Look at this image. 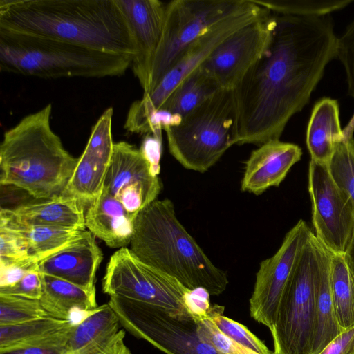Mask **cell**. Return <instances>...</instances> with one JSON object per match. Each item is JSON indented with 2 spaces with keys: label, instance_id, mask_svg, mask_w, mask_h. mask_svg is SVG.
Here are the masks:
<instances>
[{
  "label": "cell",
  "instance_id": "6da1fadb",
  "mask_svg": "<svg viewBox=\"0 0 354 354\" xmlns=\"http://www.w3.org/2000/svg\"><path fill=\"white\" fill-rule=\"evenodd\" d=\"M272 13L267 48L232 91V145L279 140L336 55L337 37L330 15Z\"/></svg>",
  "mask_w": 354,
  "mask_h": 354
},
{
  "label": "cell",
  "instance_id": "7a4b0ae2",
  "mask_svg": "<svg viewBox=\"0 0 354 354\" xmlns=\"http://www.w3.org/2000/svg\"><path fill=\"white\" fill-rule=\"evenodd\" d=\"M0 29L133 59L137 46L115 0H1Z\"/></svg>",
  "mask_w": 354,
  "mask_h": 354
},
{
  "label": "cell",
  "instance_id": "3957f363",
  "mask_svg": "<svg viewBox=\"0 0 354 354\" xmlns=\"http://www.w3.org/2000/svg\"><path fill=\"white\" fill-rule=\"evenodd\" d=\"M129 249L140 261L188 289L203 288L218 296L229 283L227 273L214 265L178 219L169 198L156 200L139 212Z\"/></svg>",
  "mask_w": 354,
  "mask_h": 354
},
{
  "label": "cell",
  "instance_id": "277c9868",
  "mask_svg": "<svg viewBox=\"0 0 354 354\" xmlns=\"http://www.w3.org/2000/svg\"><path fill=\"white\" fill-rule=\"evenodd\" d=\"M51 104L6 131L0 145V183L37 199L61 196L78 162L50 126Z\"/></svg>",
  "mask_w": 354,
  "mask_h": 354
},
{
  "label": "cell",
  "instance_id": "5b68a950",
  "mask_svg": "<svg viewBox=\"0 0 354 354\" xmlns=\"http://www.w3.org/2000/svg\"><path fill=\"white\" fill-rule=\"evenodd\" d=\"M129 57L70 42L0 29V69L41 78L105 77L123 75Z\"/></svg>",
  "mask_w": 354,
  "mask_h": 354
},
{
  "label": "cell",
  "instance_id": "8992f818",
  "mask_svg": "<svg viewBox=\"0 0 354 354\" xmlns=\"http://www.w3.org/2000/svg\"><path fill=\"white\" fill-rule=\"evenodd\" d=\"M233 122L232 92L221 88L164 129L169 153L185 169L204 173L232 146Z\"/></svg>",
  "mask_w": 354,
  "mask_h": 354
},
{
  "label": "cell",
  "instance_id": "52a82bcc",
  "mask_svg": "<svg viewBox=\"0 0 354 354\" xmlns=\"http://www.w3.org/2000/svg\"><path fill=\"white\" fill-rule=\"evenodd\" d=\"M318 241L313 232L281 297L270 330L274 354H310L316 330Z\"/></svg>",
  "mask_w": 354,
  "mask_h": 354
},
{
  "label": "cell",
  "instance_id": "ba28073f",
  "mask_svg": "<svg viewBox=\"0 0 354 354\" xmlns=\"http://www.w3.org/2000/svg\"><path fill=\"white\" fill-rule=\"evenodd\" d=\"M248 0H173L166 5L161 39L153 57L149 93L208 28L233 15Z\"/></svg>",
  "mask_w": 354,
  "mask_h": 354
},
{
  "label": "cell",
  "instance_id": "9c48e42d",
  "mask_svg": "<svg viewBox=\"0 0 354 354\" xmlns=\"http://www.w3.org/2000/svg\"><path fill=\"white\" fill-rule=\"evenodd\" d=\"M102 290L163 308L172 317L192 318L185 299L191 290L177 279L144 263L127 247L110 257L102 279Z\"/></svg>",
  "mask_w": 354,
  "mask_h": 354
},
{
  "label": "cell",
  "instance_id": "30bf717a",
  "mask_svg": "<svg viewBox=\"0 0 354 354\" xmlns=\"http://www.w3.org/2000/svg\"><path fill=\"white\" fill-rule=\"evenodd\" d=\"M107 303L124 330L165 354H222L202 340L193 318H176L162 308L118 296H109Z\"/></svg>",
  "mask_w": 354,
  "mask_h": 354
},
{
  "label": "cell",
  "instance_id": "8fae6325",
  "mask_svg": "<svg viewBox=\"0 0 354 354\" xmlns=\"http://www.w3.org/2000/svg\"><path fill=\"white\" fill-rule=\"evenodd\" d=\"M268 12L269 10L252 0H248L241 10L208 28L186 50L152 90L144 93L142 99L133 102L128 116L140 120L158 110L180 82L198 68L222 41Z\"/></svg>",
  "mask_w": 354,
  "mask_h": 354
},
{
  "label": "cell",
  "instance_id": "7c38bea8",
  "mask_svg": "<svg viewBox=\"0 0 354 354\" xmlns=\"http://www.w3.org/2000/svg\"><path fill=\"white\" fill-rule=\"evenodd\" d=\"M308 192L315 236L331 254H344L354 234V205L333 180L328 165L310 160Z\"/></svg>",
  "mask_w": 354,
  "mask_h": 354
},
{
  "label": "cell",
  "instance_id": "4fadbf2b",
  "mask_svg": "<svg viewBox=\"0 0 354 354\" xmlns=\"http://www.w3.org/2000/svg\"><path fill=\"white\" fill-rule=\"evenodd\" d=\"M312 232L306 223L299 220L286 234L277 251L259 264L250 299V313L270 330L284 289Z\"/></svg>",
  "mask_w": 354,
  "mask_h": 354
},
{
  "label": "cell",
  "instance_id": "5bb4252c",
  "mask_svg": "<svg viewBox=\"0 0 354 354\" xmlns=\"http://www.w3.org/2000/svg\"><path fill=\"white\" fill-rule=\"evenodd\" d=\"M273 24L274 15L269 10L226 38L200 67L221 88L232 91L267 48Z\"/></svg>",
  "mask_w": 354,
  "mask_h": 354
},
{
  "label": "cell",
  "instance_id": "9a60e30c",
  "mask_svg": "<svg viewBox=\"0 0 354 354\" xmlns=\"http://www.w3.org/2000/svg\"><path fill=\"white\" fill-rule=\"evenodd\" d=\"M124 15L137 46L131 66L146 93L153 57L163 31L167 3L159 0H115Z\"/></svg>",
  "mask_w": 354,
  "mask_h": 354
},
{
  "label": "cell",
  "instance_id": "2e32d148",
  "mask_svg": "<svg viewBox=\"0 0 354 354\" xmlns=\"http://www.w3.org/2000/svg\"><path fill=\"white\" fill-rule=\"evenodd\" d=\"M95 236L83 231L66 246L38 263V271L95 291V281L103 254Z\"/></svg>",
  "mask_w": 354,
  "mask_h": 354
},
{
  "label": "cell",
  "instance_id": "e0dca14e",
  "mask_svg": "<svg viewBox=\"0 0 354 354\" xmlns=\"http://www.w3.org/2000/svg\"><path fill=\"white\" fill-rule=\"evenodd\" d=\"M301 155L298 145L280 140L259 146L245 162L241 190L257 196L270 187L279 186Z\"/></svg>",
  "mask_w": 354,
  "mask_h": 354
},
{
  "label": "cell",
  "instance_id": "ac0fdd59",
  "mask_svg": "<svg viewBox=\"0 0 354 354\" xmlns=\"http://www.w3.org/2000/svg\"><path fill=\"white\" fill-rule=\"evenodd\" d=\"M159 172L140 149L127 142H118L113 145L103 191L116 198L124 188L138 187L152 203L157 200L162 189Z\"/></svg>",
  "mask_w": 354,
  "mask_h": 354
},
{
  "label": "cell",
  "instance_id": "d6986e66",
  "mask_svg": "<svg viewBox=\"0 0 354 354\" xmlns=\"http://www.w3.org/2000/svg\"><path fill=\"white\" fill-rule=\"evenodd\" d=\"M136 217L129 213L118 199L103 191L88 206L85 225L109 248H122L131 243Z\"/></svg>",
  "mask_w": 354,
  "mask_h": 354
},
{
  "label": "cell",
  "instance_id": "ffe728a7",
  "mask_svg": "<svg viewBox=\"0 0 354 354\" xmlns=\"http://www.w3.org/2000/svg\"><path fill=\"white\" fill-rule=\"evenodd\" d=\"M75 324L52 317L0 326V351L40 347H64Z\"/></svg>",
  "mask_w": 354,
  "mask_h": 354
},
{
  "label": "cell",
  "instance_id": "44dd1931",
  "mask_svg": "<svg viewBox=\"0 0 354 354\" xmlns=\"http://www.w3.org/2000/svg\"><path fill=\"white\" fill-rule=\"evenodd\" d=\"M120 326L109 304L101 305L75 325L62 354H106L118 338Z\"/></svg>",
  "mask_w": 354,
  "mask_h": 354
},
{
  "label": "cell",
  "instance_id": "7402d4cb",
  "mask_svg": "<svg viewBox=\"0 0 354 354\" xmlns=\"http://www.w3.org/2000/svg\"><path fill=\"white\" fill-rule=\"evenodd\" d=\"M10 210L14 218L24 225L86 230L84 205L71 196L61 195Z\"/></svg>",
  "mask_w": 354,
  "mask_h": 354
},
{
  "label": "cell",
  "instance_id": "603a6c76",
  "mask_svg": "<svg viewBox=\"0 0 354 354\" xmlns=\"http://www.w3.org/2000/svg\"><path fill=\"white\" fill-rule=\"evenodd\" d=\"M343 140L338 103L323 98L315 104L306 131L311 160L328 165L337 145Z\"/></svg>",
  "mask_w": 354,
  "mask_h": 354
},
{
  "label": "cell",
  "instance_id": "cb8c5ba5",
  "mask_svg": "<svg viewBox=\"0 0 354 354\" xmlns=\"http://www.w3.org/2000/svg\"><path fill=\"white\" fill-rule=\"evenodd\" d=\"M318 241L316 284V330L310 354H318L342 331L339 326L330 286V253Z\"/></svg>",
  "mask_w": 354,
  "mask_h": 354
},
{
  "label": "cell",
  "instance_id": "d4e9b609",
  "mask_svg": "<svg viewBox=\"0 0 354 354\" xmlns=\"http://www.w3.org/2000/svg\"><path fill=\"white\" fill-rule=\"evenodd\" d=\"M41 275L43 293L39 301L50 317L70 321L77 310L89 311L98 307L96 291L86 290L52 275Z\"/></svg>",
  "mask_w": 354,
  "mask_h": 354
},
{
  "label": "cell",
  "instance_id": "484cf974",
  "mask_svg": "<svg viewBox=\"0 0 354 354\" xmlns=\"http://www.w3.org/2000/svg\"><path fill=\"white\" fill-rule=\"evenodd\" d=\"M219 89L217 82L199 66L180 82L158 109L181 120Z\"/></svg>",
  "mask_w": 354,
  "mask_h": 354
},
{
  "label": "cell",
  "instance_id": "4316f807",
  "mask_svg": "<svg viewBox=\"0 0 354 354\" xmlns=\"http://www.w3.org/2000/svg\"><path fill=\"white\" fill-rule=\"evenodd\" d=\"M0 212L21 232L31 257L37 262L64 248L84 231L77 228L24 225L14 218L10 209L1 207Z\"/></svg>",
  "mask_w": 354,
  "mask_h": 354
},
{
  "label": "cell",
  "instance_id": "83f0119b",
  "mask_svg": "<svg viewBox=\"0 0 354 354\" xmlns=\"http://www.w3.org/2000/svg\"><path fill=\"white\" fill-rule=\"evenodd\" d=\"M108 167L83 151L62 195L75 198L83 205L89 206L103 192Z\"/></svg>",
  "mask_w": 354,
  "mask_h": 354
},
{
  "label": "cell",
  "instance_id": "f1b7e54d",
  "mask_svg": "<svg viewBox=\"0 0 354 354\" xmlns=\"http://www.w3.org/2000/svg\"><path fill=\"white\" fill-rule=\"evenodd\" d=\"M330 278L337 319L344 331L354 327V277L344 254L330 253Z\"/></svg>",
  "mask_w": 354,
  "mask_h": 354
},
{
  "label": "cell",
  "instance_id": "f546056e",
  "mask_svg": "<svg viewBox=\"0 0 354 354\" xmlns=\"http://www.w3.org/2000/svg\"><path fill=\"white\" fill-rule=\"evenodd\" d=\"M257 4L279 14L324 16L342 9L351 0H252Z\"/></svg>",
  "mask_w": 354,
  "mask_h": 354
},
{
  "label": "cell",
  "instance_id": "4dcf8cb0",
  "mask_svg": "<svg viewBox=\"0 0 354 354\" xmlns=\"http://www.w3.org/2000/svg\"><path fill=\"white\" fill-rule=\"evenodd\" d=\"M224 306H211L208 317L226 337L259 354H274L245 326L223 315Z\"/></svg>",
  "mask_w": 354,
  "mask_h": 354
},
{
  "label": "cell",
  "instance_id": "1f68e13d",
  "mask_svg": "<svg viewBox=\"0 0 354 354\" xmlns=\"http://www.w3.org/2000/svg\"><path fill=\"white\" fill-rule=\"evenodd\" d=\"M50 317L39 300L0 294V326L14 325Z\"/></svg>",
  "mask_w": 354,
  "mask_h": 354
},
{
  "label": "cell",
  "instance_id": "d6a6232c",
  "mask_svg": "<svg viewBox=\"0 0 354 354\" xmlns=\"http://www.w3.org/2000/svg\"><path fill=\"white\" fill-rule=\"evenodd\" d=\"M328 167L335 182L354 205V137L337 145Z\"/></svg>",
  "mask_w": 354,
  "mask_h": 354
},
{
  "label": "cell",
  "instance_id": "836d02e7",
  "mask_svg": "<svg viewBox=\"0 0 354 354\" xmlns=\"http://www.w3.org/2000/svg\"><path fill=\"white\" fill-rule=\"evenodd\" d=\"M31 258L28 243L21 232L0 212V266Z\"/></svg>",
  "mask_w": 354,
  "mask_h": 354
},
{
  "label": "cell",
  "instance_id": "e575fe53",
  "mask_svg": "<svg viewBox=\"0 0 354 354\" xmlns=\"http://www.w3.org/2000/svg\"><path fill=\"white\" fill-rule=\"evenodd\" d=\"M113 108L105 110L92 127L86 147L84 150L89 156L109 165L113 150L111 124Z\"/></svg>",
  "mask_w": 354,
  "mask_h": 354
},
{
  "label": "cell",
  "instance_id": "d590c367",
  "mask_svg": "<svg viewBox=\"0 0 354 354\" xmlns=\"http://www.w3.org/2000/svg\"><path fill=\"white\" fill-rule=\"evenodd\" d=\"M197 322V331L202 340L222 354H259L223 335L209 317Z\"/></svg>",
  "mask_w": 354,
  "mask_h": 354
},
{
  "label": "cell",
  "instance_id": "8d00e7d4",
  "mask_svg": "<svg viewBox=\"0 0 354 354\" xmlns=\"http://www.w3.org/2000/svg\"><path fill=\"white\" fill-rule=\"evenodd\" d=\"M335 57L344 68L348 93L354 98V19L344 34L337 38Z\"/></svg>",
  "mask_w": 354,
  "mask_h": 354
},
{
  "label": "cell",
  "instance_id": "74e56055",
  "mask_svg": "<svg viewBox=\"0 0 354 354\" xmlns=\"http://www.w3.org/2000/svg\"><path fill=\"white\" fill-rule=\"evenodd\" d=\"M42 293L41 275L38 270L28 272L12 286L0 288V294L12 295L30 299L39 300Z\"/></svg>",
  "mask_w": 354,
  "mask_h": 354
},
{
  "label": "cell",
  "instance_id": "f35d334b",
  "mask_svg": "<svg viewBox=\"0 0 354 354\" xmlns=\"http://www.w3.org/2000/svg\"><path fill=\"white\" fill-rule=\"evenodd\" d=\"M34 259H28L6 266H0V288L10 287L18 283L28 272L38 270Z\"/></svg>",
  "mask_w": 354,
  "mask_h": 354
},
{
  "label": "cell",
  "instance_id": "ab89813d",
  "mask_svg": "<svg viewBox=\"0 0 354 354\" xmlns=\"http://www.w3.org/2000/svg\"><path fill=\"white\" fill-rule=\"evenodd\" d=\"M209 293L203 288L191 290L187 295L185 304L187 312L196 321H201L208 317L211 305Z\"/></svg>",
  "mask_w": 354,
  "mask_h": 354
},
{
  "label": "cell",
  "instance_id": "60d3db41",
  "mask_svg": "<svg viewBox=\"0 0 354 354\" xmlns=\"http://www.w3.org/2000/svg\"><path fill=\"white\" fill-rule=\"evenodd\" d=\"M318 354H354V327L342 331Z\"/></svg>",
  "mask_w": 354,
  "mask_h": 354
},
{
  "label": "cell",
  "instance_id": "b9f144b4",
  "mask_svg": "<svg viewBox=\"0 0 354 354\" xmlns=\"http://www.w3.org/2000/svg\"><path fill=\"white\" fill-rule=\"evenodd\" d=\"M162 137L152 134L146 135L142 143L140 151L156 169L160 171L159 160L161 151Z\"/></svg>",
  "mask_w": 354,
  "mask_h": 354
},
{
  "label": "cell",
  "instance_id": "7bdbcfd3",
  "mask_svg": "<svg viewBox=\"0 0 354 354\" xmlns=\"http://www.w3.org/2000/svg\"><path fill=\"white\" fill-rule=\"evenodd\" d=\"M64 348L28 347L0 351V354H62Z\"/></svg>",
  "mask_w": 354,
  "mask_h": 354
},
{
  "label": "cell",
  "instance_id": "ee69618b",
  "mask_svg": "<svg viewBox=\"0 0 354 354\" xmlns=\"http://www.w3.org/2000/svg\"><path fill=\"white\" fill-rule=\"evenodd\" d=\"M125 335V330L120 329L118 338L106 354H133L124 343Z\"/></svg>",
  "mask_w": 354,
  "mask_h": 354
},
{
  "label": "cell",
  "instance_id": "f6af8a7d",
  "mask_svg": "<svg viewBox=\"0 0 354 354\" xmlns=\"http://www.w3.org/2000/svg\"><path fill=\"white\" fill-rule=\"evenodd\" d=\"M344 256L348 268L354 277V234Z\"/></svg>",
  "mask_w": 354,
  "mask_h": 354
},
{
  "label": "cell",
  "instance_id": "bcb514c9",
  "mask_svg": "<svg viewBox=\"0 0 354 354\" xmlns=\"http://www.w3.org/2000/svg\"><path fill=\"white\" fill-rule=\"evenodd\" d=\"M354 132V114L347 125L342 130L344 140H348L353 138Z\"/></svg>",
  "mask_w": 354,
  "mask_h": 354
}]
</instances>
